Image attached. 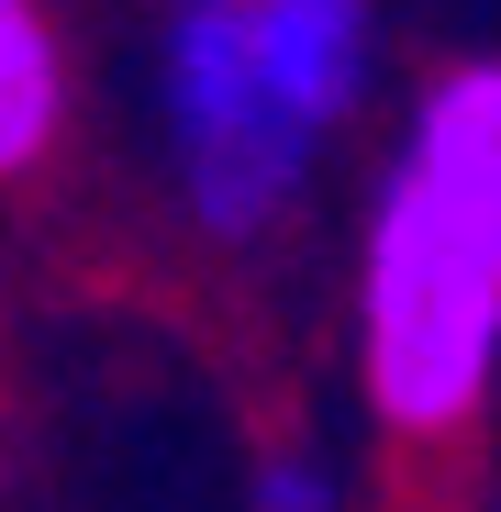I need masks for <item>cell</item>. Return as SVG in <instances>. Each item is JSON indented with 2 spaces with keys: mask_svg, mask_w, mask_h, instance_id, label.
Returning a JSON list of instances; mask_svg holds the SVG:
<instances>
[{
  "mask_svg": "<svg viewBox=\"0 0 501 512\" xmlns=\"http://www.w3.org/2000/svg\"><path fill=\"white\" fill-rule=\"evenodd\" d=\"M501 390V56L424 78L357 234V401L401 457L479 435Z\"/></svg>",
  "mask_w": 501,
  "mask_h": 512,
  "instance_id": "6da1fadb",
  "label": "cell"
},
{
  "mask_svg": "<svg viewBox=\"0 0 501 512\" xmlns=\"http://www.w3.org/2000/svg\"><path fill=\"white\" fill-rule=\"evenodd\" d=\"M156 134H167V179L201 245L245 256L268 245L301 190L323 134L268 90L257 34H245V0H167L156 12Z\"/></svg>",
  "mask_w": 501,
  "mask_h": 512,
  "instance_id": "7a4b0ae2",
  "label": "cell"
},
{
  "mask_svg": "<svg viewBox=\"0 0 501 512\" xmlns=\"http://www.w3.org/2000/svg\"><path fill=\"white\" fill-rule=\"evenodd\" d=\"M245 34H257L268 90L323 145L357 123L368 78H379V0H245Z\"/></svg>",
  "mask_w": 501,
  "mask_h": 512,
  "instance_id": "3957f363",
  "label": "cell"
},
{
  "mask_svg": "<svg viewBox=\"0 0 501 512\" xmlns=\"http://www.w3.org/2000/svg\"><path fill=\"white\" fill-rule=\"evenodd\" d=\"M78 123V67H67V34L45 0H0V190H23L56 167Z\"/></svg>",
  "mask_w": 501,
  "mask_h": 512,
  "instance_id": "277c9868",
  "label": "cell"
},
{
  "mask_svg": "<svg viewBox=\"0 0 501 512\" xmlns=\"http://www.w3.org/2000/svg\"><path fill=\"white\" fill-rule=\"evenodd\" d=\"M334 490H346V479L312 468L301 446H290V457H268V468H245V501H257V512H334Z\"/></svg>",
  "mask_w": 501,
  "mask_h": 512,
  "instance_id": "5b68a950",
  "label": "cell"
}]
</instances>
